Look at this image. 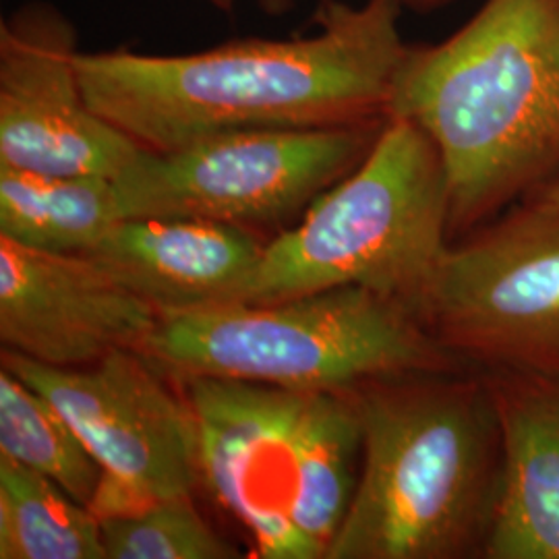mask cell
I'll return each mask as SVG.
<instances>
[{"label":"cell","instance_id":"obj_1","mask_svg":"<svg viewBox=\"0 0 559 559\" xmlns=\"http://www.w3.org/2000/svg\"><path fill=\"white\" fill-rule=\"evenodd\" d=\"M392 0H321L318 32L245 38L189 55L78 57L90 106L145 152L251 129H320L390 117L408 44Z\"/></svg>","mask_w":559,"mask_h":559},{"label":"cell","instance_id":"obj_2","mask_svg":"<svg viewBox=\"0 0 559 559\" xmlns=\"http://www.w3.org/2000/svg\"><path fill=\"white\" fill-rule=\"evenodd\" d=\"M390 117L440 152L450 233L559 175V0H485L440 44L408 46Z\"/></svg>","mask_w":559,"mask_h":559},{"label":"cell","instance_id":"obj_3","mask_svg":"<svg viewBox=\"0 0 559 559\" xmlns=\"http://www.w3.org/2000/svg\"><path fill=\"white\" fill-rule=\"evenodd\" d=\"M413 373L353 390L359 480L323 559H456L485 551L503 443L489 383Z\"/></svg>","mask_w":559,"mask_h":559},{"label":"cell","instance_id":"obj_4","mask_svg":"<svg viewBox=\"0 0 559 559\" xmlns=\"http://www.w3.org/2000/svg\"><path fill=\"white\" fill-rule=\"evenodd\" d=\"M138 353L180 380L228 378L302 392L357 390L456 365V353L411 309L362 286L160 313Z\"/></svg>","mask_w":559,"mask_h":559},{"label":"cell","instance_id":"obj_5","mask_svg":"<svg viewBox=\"0 0 559 559\" xmlns=\"http://www.w3.org/2000/svg\"><path fill=\"white\" fill-rule=\"evenodd\" d=\"M445 233L450 193L440 152L413 120L388 117L359 166L263 247L245 302L362 286L423 321L450 249Z\"/></svg>","mask_w":559,"mask_h":559},{"label":"cell","instance_id":"obj_6","mask_svg":"<svg viewBox=\"0 0 559 559\" xmlns=\"http://www.w3.org/2000/svg\"><path fill=\"white\" fill-rule=\"evenodd\" d=\"M385 120L230 131L170 152L141 150L115 179L120 218L240 228L290 221L359 166Z\"/></svg>","mask_w":559,"mask_h":559},{"label":"cell","instance_id":"obj_7","mask_svg":"<svg viewBox=\"0 0 559 559\" xmlns=\"http://www.w3.org/2000/svg\"><path fill=\"white\" fill-rule=\"evenodd\" d=\"M2 367L50 400L100 462L90 506L98 519L191 496L201 479L193 411L141 353L120 348L85 367H52L2 350Z\"/></svg>","mask_w":559,"mask_h":559},{"label":"cell","instance_id":"obj_8","mask_svg":"<svg viewBox=\"0 0 559 559\" xmlns=\"http://www.w3.org/2000/svg\"><path fill=\"white\" fill-rule=\"evenodd\" d=\"M423 321L456 355L496 369L559 365V205L526 207L448 249Z\"/></svg>","mask_w":559,"mask_h":559},{"label":"cell","instance_id":"obj_9","mask_svg":"<svg viewBox=\"0 0 559 559\" xmlns=\"http://www.w3.org/2000/svg\"><path fill=\"white\" fill-rule=\"evenodd\" d=\"M75 25L50 2H25L0 21V166L117 179L140 156L90 106Z\"/></svg>","mask_w":559,"mask_h":559},{"label":"cell","instance_id":"obj_10","mask_svg":"<svg viewBox=\"0 0 559 559\" xmlns=\"http://www.w3.org/2000/svg\"><path fill=\"white\" fill-rule=\"evenodd\" d=\"M201 479L253 535L260 558L321 559L290 520L295 436L309 392L261 381L187 378Z\"/></svg>","mask_w":559,"mask_h":559},{"label":"cell","instance_id":"obj_11","mask_svg":"<svg viewBox=\"0 0 559 559\" xmlns=\"http://www.w3.org/2000/svg\"><path fill=\"white\" fill-rule=\"evenodd\" d=\"M160 313L92 255L48 253L0 235L2 350L85 367L141 344Z\"/></svg>","mask_w":559,"mask_h":559},{"label":"cell","instance_id":"obj_12","mask_svg":"<svg viewBox=\"0 0 559 559\" xmlns=\"http://www.w3.org/2000/svg\"><path fill=\"white\" fill-rule=\"evenodd\" d=\"M245 228L187 218H124L87 253L158 313L245 302L261 260Z\"/></svg>","mask_w":559,"mask_h":559},{"label":"cell","instance_id":"obj_13","mask_svg":"<svg viewBox=\"0 0 559 559\" xmlns=\"http://www.w3.org/2000/svg\"><path fill=\"white\" fill-rule=\"evenodd\" d=\"M503 443L501 489L483 556L559 559V365L487 381Z\"/></svg>","mask_w":559,"mask_h":559},{"label":"cell","instance_id":"obj_14","mask_svg":"<svg viewBox=\"0 0 559 559\" xmlns=\"http://www.w3.org/2000/svg\"><path fill=\"white\" fill-rule=\"evenodd\" d=\"M362 427L353 390L309 392L295 436L288 512L320 558L357 489Z\"/></svg>","mask_w":559,"mask_h":559},{"label":"cell","instance_id":"obj_15","mask_svg":"<svg viewBox=\"0 0 559 559\" xmlns=\"http://www.w3.org/2000/svg\"><path fill=\"white\" fill-rule=\"evenodd\" d=\"M120 218L115 179L0 166V235L48 253H92Z\"/></svg>","mask_w":559,"mask_h":559},{"label":"cell","instance_id":"obj_16","mask_svg":"<svg viewBox=\"0 0 559 559\" xmlns=\"http://www.w3.org/2000/svg\"><path fill=\"white\" fill-rule=\"evenodd\" d=\"M0 559H106L100 519L57 483L0 454Z\"/></svg>","mask_w":559,"mask_h":559},{"label":"cell","instance_id":"obj_17","mask_svg":"<svg viewBox=\"0 0 559 559\" xmlns=\"http://www.w3.org/2000/svg\"><path fill=\"white\" fill-rule=\"evenodd\" d=\"M0 454L57 483L92 506L104 471L73 425L38 390L9 369L0 371Z\"/></svg>","mask_w":559,"mask_h":559},{"label":"cell","instance_id":"obj_18","mask_svg":"<svg viewBox=\"0 0 559 559\" xmlns=\"http://www.w3.org/2000/svg\"><path fill=\"white\" fill-rule=\"evenodd\" d=\"M106 559H237L239 549L203 520L191 496L100 519Z\"/></svg>","mask_w":559,"mask_h":559},{"label":"cell","instance_id":"obj_19","mask_svg":"<svg viewBox=\"0 0 559 559\" xmlns=\"http://www.w3.org/2000/svg\"><path fill=\"white\" fill-rule=\"evenodd\" d=\"M392 2H396L400 9H411L417 13H431V11L443 9L456 0H392Z\"/></svg>","mask_w":559,"mask_h":559},{"label":"cell","instance_id":"obj_20","mask_svg":"<svg viewBox=\"0 0 559 559\" xmlns=\"http://www.w3.org/2000/svg\"><path fill=\"white\" fill-rule=\"evenodd\" d=\"M537 195L545 198V200L554 201L559 205V175L554 180H549L545 187H540Z\"/></svg>","mask_w":559,"mask_h":559},{"label":"cell","instance_id":"obj_21","mask_svg":"<svg viewBox=\"0 0 559 559\" xmlns=\"http://www.w3.org/2000/svg\"><path fill=\"white\" fill-rule=\"evenodd\" d=\"M207 2L216 4V7H218V9H222V11H228V9H233V7L237 4V0H207Z\"/></svg>","mask_w":559,"mask_h":559}]
</instances>
